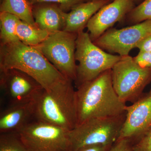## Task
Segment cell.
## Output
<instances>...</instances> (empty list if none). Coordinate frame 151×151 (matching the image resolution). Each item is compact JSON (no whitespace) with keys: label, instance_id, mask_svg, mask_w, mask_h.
Here are the masks:
<instances>
[{"label":"cell","instance_id":"1","mask_svg":"<svg viewBox=\"0 0 151 151\" xmlns=\"http://www.w3.org/2000/svg\"><path fill=\"white\" fill-rule=\"evenodd\" d=\"M76 101L77 126L94 118L121 116L127 107L114 89L111 69L76 88Z\"/></svg>","mask_w":151,"mask_h":151},{"label":"cell","instance_id":"2","mask_svg":"<svg viewBox=\"0 0 151 151\" xmlns=\"http://www.w3.org/2000/svg\"><path fill=\"white\" fill-rule=\"evenodd\" d=\"M12 69L27 73L46 90L70 80L60 73L39 50L19 40L1 44L0 71Z\"/></svg>","mask_w":151,"mask_h":151},{"label":"cell","instance_id":"3","mask_svg":"<svg viewBox=\"0 0 151 151\" xmlns=\"http://www.w3.org/2000/svg\"><path fill=\"white\" fill-rule=\"evenodd\" d=\"M68 80L46 90L42 87L32 99L35 119L70 131L77 126L76 90Z\"/></svg>","mask_w":151,"mask_h":151},{"label":"cell","instance_id":"4","mask_svg":"<svg viewBox=\"0 0 151 151\" xmlns=\"http://www.w3.org/2000/svg\"><path fill=\"white\" fill-rule=\"evenodd\" d=\"M121 57L118 55L106 52L97 46L88 32L83 31L78 33L76 41L75 59L78 63L74 82L76 88L112 69Z\"/></svg>","mask_w":151,"mask_h":151},{"label":"cell","instance_id":"5","mask_svg":"<svg viewBox=\"0 0 151 151\" xmlns=\"http://www.w3.org/2000/svg\"><path fill=\"white\" fill-rule=\"evenodd\" d=\"M121 116L94 118L77 125L68 133V151H77L89 145L101 144L110 149L119 139L126 118Z\"/></svg>","mask_w":151,"mask_h":151},{"label":"cell","instance_id":"6","mask_svg":"<svg viewBox=\"0 0 151 151\" xmlns=\"http://www.w3.org/2000/svg\"><path fill=\"white\" fill-rule=\"evenodd\" d=\"M114 89L124 103L137 101L151 81V68L138 65L129 55L122 56L111 69Z\"/></svg>","mask_w":151,"mask_h":151},{"label":"cell","instance_id":"7","mask_svg":"<svg viewBox=\"0 0 151 151\" xmlns=\"http://www.w3.org/2000/svg\"><path fill=\"white\" fill-rule=\"evenodd\" d=\"M78 34L64 30L50 34L35 47L65 77L75 82L77 76L76 41Z\"/></svg>","mask_w":151,"mask_h":151},{"label":"cell","instance_id":"8","mask_svg":"<svg viewBox=\"0 0 151 151\" xmlns=\"http://www.w3.org/2000/svg\"><path fill=\"white\" fill-rule=\"evenodd\" d=\"M68 132L35 119L17 133L28 151H68Z\"/></svg>","mask_w":151,"mask_h":151},{"label":"cell","instance_id":"9","mask_svg":"<svg viewBox=\"0 0 151 151\" xmlns=\"http://www.w3.org/2000/svg\"><path fill=\"white\" fill-rule=\"evenodd\" d=\"M151 34V20H146L120 29L111 28L93 42L111 54L126 56Z\"/></svg>","mask_w":151,"mask_h":151},{"label":"cell","instance_id":"10","mask_svg":"<svg viewBox=\"0 0 151 151\" xmlns=\"http://www.w3.org/2000/svg\"><path fill=\"white\" fill-rule=\"evenodd\" d=\"M0 85L11 105L31 101L42 87L29 75L15 69L1 72Z\"/></svg>","mask_w":151,"mask_h":151},{"label":"cell","instance_id":"11","mask_svg":"<svg viewBox=\"0 0 151 151\" xmlns=\"http://www.w3.org/2000/svg\"><path fill=\"white\" fill-rule=\"evenodd\" d=\"M134 0H113L100 9L90 19L86 27L92 41L117 22L124 20L135 7Z\"/></svg>","mask_w":151,"mask_h":151},{"label":"cell","instance_id":"12","mask_svg":"<svg viewBox=\"0 0 151 151\" xmlns=\"http://www.w3.org/2000/svg\"><path fill=\"white\" fill-rule=\"evenodd\" d=\"M126 111L118 140L138 139L151 127V94L127 106Z\"/></svg>","mask_w":151,"mask_h":151},{"label":"cell","instance_id":"13","mask_svg":"<svg viewBox=\"0 0 151 151\" xmlns=\"http://www.w3.org/2000/svg\"><path fill=\"white\" fill-rule=\"evenodd\" d=\"M34 119L32 100L12 104L0 114V133H17Z\"/></svg>","mask_w":151,"mask_h":151},{"label":"cell","instance_id":"14","mask_svg":"<svg viewBox=\"0 0 151 151\" xmlns=\"http://www.w3.org/2000/svg\"><path fill=\"white\" fill-rule=\"evenodd\" d=\"M32 6L33 16L37 27L50 34L63 30L66 12L58 5L43 3Z\"/></svg>","mask_w":151,"mask_h":151},{"label":"cell","instance_id":"15","mask_svg":"<svg viewBox=\"0 0 151 151\" xmlns=\"http://www.w3.org/2000/svg\"><path fill=\"white\" fill-rule=\"evenodd\" d=\"M111 2L107 0H91L75 6L66 13V21L63 30L78 34L83 31L88 22L100 9Z\"/></svg>","mask_w":151,"mask_h":151},{"label":"cell","instance_id":"16","mask_svg":"<svg viewBox=\"0 0 151 151\" xmlns=\"http://www.w3.org/2000/svg\"><path fill=\"white\" fill-rule=\"evenodd\" d=\"M17 34L19 40L23 43L35 47L48 37L50 33L37 25H33L20 19L17 27Z\"/></svg>","mask_w":151,"mask_h":151},{"label":"cell","instance_id":"17","mask_svg":"<svg viewBox=\"0 0 151 151\" xmlns=\"http://www.w3.org/2000/svg\"><path fill=\"white\" fill-rule=\"evenodd\" d=\"M0 11L12 14L29 24L37 25L33 16L32 6L27 0H3Z\"/></svg>","mask_w":151,"mask_h":151},{"label":"cell","instance_id":"18","mask_svg":"<svg viewBox=\"0 0 151 151\" xmlns=\"http://www.w3.org/2000/svg\"><path fill=\"white\" fill-rule=\"evenodd\" d=\"M19 20L17 17L12 14L1 12V44L19 40L17 34V25Z\"/></svg>","mask_w":151,"mask_h":151},{"label":"cell","instance_id":"19","mask_svg":"<svg viewBox=\"0 0 151 151\" xmlns=\"http://www.w3.org/2000/svg\"><path fill=\"white\" fill-rule=\"evenodd\" d=\"M124 20L130 25L151 20V0H144L127 15Z\"/></svg>","mask_w":151,"mask_h":151},{"label":"cell","instance_id":"20","mask_svg":"<svg viewBox=\"0 0 151 151\" xmlns=\"http://www.w3.org/2000/svg\"><path fill=\"white\" fill-rule=\"evenodd\" d=\"M0 151H28L17 133H1Z\"/></svg>","mask_w":151,"mask_h":151},{"label":"cell","instance_id":"21","mask_svg":"<svg viewBox=\"0 0 151 151\" xmlns=\"http://www.w3.org/2000/svg\"><path fill=\"white\" fill-rule=\"evenodd\" d=\"M31 5L43 3H50L57 4L65 12L67 13L75 6L81 3L91 0H27Z\"/></svg>","mask_w":151,"mask_h":151},{"label":"cell","instance_id":"22","mask_svg":"<svg viewBox=\"0 0 151 151\" xmlns=\"http://www.w3.org/2000/svg\"><path fill=\"white\" fill-rule=\"evenodd\" d=\"M138 139L133 147L134 151H151V127Z\"/></svg>","mask_w":151,"mask_h":151},{"label":"cell","instance_id":"23","mask_svg":"<svg viewBox=\"0 0 151 151\" xmlns=\"http://www.w3.org/2000/svg\"><path fill=\"white\" fill-rule=\"evenodd\" d=\"M133 58L141 67L151 68V51L139 52L137 55Z\"/></svg>","mask_w":151,"mask_h":151},{"label":"cell","instance_id":"24","mask_svg":"<svg viewBox=\"0 0 151 151\" xmlns=\"http://www.w3.org/2000/svg\"><path fill=\"white\" fill-rule=\"evenodd\" d=\"M108 151H134L131 146L130 140L127 139H122L117 142Z\"/></svg>","mask_w":151,"mask_h":151},{"label":"cell","instance_id":"25","mask_svg":"<svg viewBox=\"0 0 151 151\" xmlns=\"http://www.w3.org/2000/svg\"><path fill=\"white\" fill-rule=\"evenodd\" d=\"M139 52L151 51V34L141 41L137 46Z\"/></svg>","mask_w":151,"mask_h":151},{"label":"cell","instance_id":"26","mask_svg":"<svg viewBox=\"0 0 151 151\" xmlns=\"http://www.w3.org/2000/svg\"><path fill=\"white\" fill-rule=\"evenodd\" d=\"M110 149L101 144H95L85 146L77 151H108Z\"/></svg>","mask_w":151,"mask_h":151},{"label":"cell","instance_id":"27","mask_svg":"<svg viewBox=\"0 0 151 151\" xmlns=\"http://www.w3.org/2000/svg\"><path fill=\"white\" fill-rule=\"evenodd\" d=\"M144 0H134L135 4H137L139 5V4H140Z\"/></svg>","mask_w":151,"mask_h":151},{"label":"cell","instance_id":"28","mask_svg":"<svg viewBox=\"0 0 151 151\" xmlns=\"http://www.w3.org/2000/svg\"><path fill=\"white\" fill-rule=\"evenodd\" d=\"M149 94H151V89L150 91V93H149Z\"/></svg>","mask_w":151,"mask_h":151},{"label":"cell","instance_id":"29","mask_svg":"<svg viewBox=\"0 0 151 151\" xmlns=\"http://www.w3.org/2000/svg\"><path fill=\"white\" fill-rule=\"evenodd\" d=\"M107 1H113V0H107Z\"/></svg>","mask_w":151,"mask_h":151}]
</instances>
